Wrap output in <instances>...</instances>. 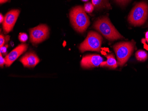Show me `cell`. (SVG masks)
<instances>
[{
    "label": "cell",
    "instance_id": "cell-1",
    "mask_svg": "<svg viewBox=\"0 0 148 111\" xmlns=\"http://www.w3.org/2000/svg\"><path fill=\"white\" fill-rule=\"evenodd\" d=\"M93 26L108 40L114 41L123 38L106 16L98 19Z\"/></svg>",
    "mask_w": 148,
    "mask_h": 111
},
{
    "label": "cell",
    "instance_id": "cell-2",
    "mask_svg": "<svg viewBox=\"0 0 148 111\" xmlns=\"http://www.w3.org/2000/svg\"><path fill=\"white\" fill-rule=\"evenodd\" d=\"M70 17L75 29L80 33L84 32L90 23L84 9L81 6H77L71 10Z\"/></svg>",
    "mask_w": 148,
    "mask_h": 111
},
{
    "label": "cell",
    "instance_id": "cell-3",
    "mask_svg": "<svg viewBox=\"0 0 148 111\" xmlns=\"http://www.w3.org/2000/svg\"><path fill=\"white\" fill-rule=\"evenodd\" d=\"M148 16V4L145 1H142L137 3L131 10L128 20L134 26H140L145 23Z\"/></svg>",
    "mask_w": 148,
    "mask_h": 111
},
{
    "label": "cell",
    "instance_id": "cell-4",
    "mask_svg": "<svg viewBox=\"0 0 148 111\" xmlns=\"http://www.w3.org/2000/svg\"><path fill=\"white\" fill-rule=\"evenodd\" d=\"M113 48L117 56L118 64L123 67L132 55L135 48V43L133 41L120 42L114 45Z\"/></svg>",
    "mask_w": 148,
    "mask_h": 111
},
{
    "label": "cell",
    "instance_id": "cell-5",
    "mask_svg": "<svg viewBox=\"0 0 148 111\" xmlns=\"http://www.w3.org/2000/svg\"><path fill=\"white\" fill-rule=\"evenodd\" d=\"M103 41V38L97 32L90 31L88 32L86 39L80 45L81 52L95 51L99 52Z\"/></svg>",
    "mask_w": 148,
    "mask_h": 111
},
{
    "label": "cell",
    "instance_id": "cell-6",
    "mask_svg": "<svg viewBox=\"0 0 148 111\" xmlns=\"http://www.w3.org/2000/svg\"><path fill=\"white\" fill-rule=\"evenodd\" d=\"M30 41L34 44L41 43L48 38L49 29L46 25H41L30 30Z\"/></svg>",
    "mask_w": 148,
    "mask_h": 111
},
{
    "label": "cell",
    "instance_id": "cell-7",
    "mask_svg": "<svg viewBox=\"0 0 148 111\" xmlns=\"http://www.w3.org/2000/svg\"><path fill=\"white\" fill-rule=\"evenodd\" d=\"M20 12L19 10H12L5 15L3 22V30L5 33H8L12 30Z\"/></svg>",
    "mask_w": 148,
    "mask_h": 111
},
{
    "label": "cell",
    "instance_id": "cell-8",
    "mask_svg": "<svg viewBox=\"0 0 148 111\" xmlns=\"http://www.w3.org/2000/svg\"><path fill=\"white\" fill-rule=\"evenodd\" d=\"M103 62V59L99 54H89L83 57L81 66L83 68H92L99 67Z\"/></svg>",
    "mask_w": 148,
    "mask_h": 111
},
{
    "label": "cell",
    "instance_id": "cell-9",
    "mask_svg": "<svg viewBox=\"0 0 148 111\" xmlns=\"http://www.w3.org/2000/svg\"><path fill=\"white\" fill-rule=\"evenodd\" d=\"M28 45L25 44H22L19 45L17 47L13 49L11 52L7 55L5 58V66L10 67L12 64L14 62L17 58L21 56L27 49Z\"/></svg>",
    "mask_w": 148,
    "mask_h": 111
},
{
    "label": "cell",
    "instance_id": "cell-10",
    "mask_svg": "<svg viewBox=\"0 0 148 111\" xmlns=\"http://www.w3.org/2000/svg\"><path fill=\"white\" fill-rule=\"evenodd\" d=\"M20 62L23 64L24 67L32 68L40 62V59L35 53L30 52L23 56L20 59Z\"/></svg>",
    "mask_w": 148,
    "mask_h": 111
},
{
    "label": "cell",
    "instance_id": "cell-11",
    "mask_svg": "<svg viewBox=\"0 0 148 111\" xmlns=\"http://www.w3.org/2000/svg\"><path fill=\"white\" fill-rule=\"evenodd\" d=\"M106 57L107 58V61L102 62L100 65V66L101 67H106L112 69H116L118 67L119 64L115 59L114 54H110L106 55Z\"/></svg>",
    "mask_w": 148,
    "mask_h": 111
},
{
    "label": "cell",
    "instance_id": "cell-12",
    "mask_svg": "<svg viewBox=\"0 0 148 111\" xmlns=\"http://www.w3.org/2000/svg\"><path fill=\"white\" fill-rule=\"evenodd\" d=\"M92 3L94 7L97 9L107 7H110V4H109L107 0H92Z\"/></svg>",
    "mask_w": 148,
    "mask_h": 111
},
{
    "label": "cell",
    "instance_id": "cell-13",
    "mask_svg": "<svg viewBox=\"0 0 148 111\" xmlns=\"http://www.w3.org/2000/svg\"><path fill=\"white\" fill-rule=\"evenodd\" d=\"M136 59L140 62H144L148 59V54L144 50H140L135 54Z\"/></svg>",
    "mask_w": 148,
    "mask_h": 111
},
{
    "label": "cell",
    "instance_id": "cell-14",
    "mask_svg": "<svg viewBox=\"0 0 148 111\" xmlns=\"http://www.w3.org/2000/svg\"><path fill=\"white\" fill-rule=\"evenodd\" d=\"M94 9V6L90 3H87L85 5L84 9L86 12L87 13H91L93 12Z\"/></svg>",
    "mask_w": 148,
    "mask_h": 111
},
{
    "label": "cell",
    "instance_id": "cell-15",
    "mask_svg": "<svg viewBox=\"0 0 148 111\" xmlns=\"http://www.w3.org/2000/svg\"><path fill=\"white\" fill-rule=\"evenodd\" d=\"M28 39V36L25 33H21L19 34V39L21 42L22 43H25L27 40Z\"/></svg>",
    "mask_w": 148,
    "mask_h": 111
},
{
    "label": "cell",
    "instance_id": "cell-16",
    "mask_svg": "<svg viewBox=\"0 0 148 111\" xmlns=\"http://www.w3.org/2000/svg\"><path fill=\"white\" fill-rule=\"evenodd\" d=\"M114 1L118 4L122 5H124L130 2L131 0H114Z\"/></svg>",
    "mask_w": 148,
    "mask_h": 111
},
{
    "label": "cell",
    "instance_id": "cell-17",
    "mask_svg": "<svg viewBox=\"0 0 148 111\" xmlns=\"http://www.w3.org/2000/svg\"><path fill=\"white\" fill-rule=\"evenodd\" d=\"M5 41V39L4 35L2 34L1 35V36H0V47L1 48L4 46Z\"/></svg>",
    "mask_w": 148,
    "mask_h": 111
},
{
    "label": "cell",
    "instance_id": "cell-18",
    "mask_svg": "<svg viewBox=\"0 0 148 111\" xmlns=\"http://www.w3.org/2000/svg\"><path fill=\"white\" fill-rule=\"evenodd\" d=\"M0 66L1 67H3L4 65L5 64V59L2 56V54L0 55Z\"/></svg>",
    "mask_w": 148,
    "mask_h": 111
},
{
    "label": "cell",
    "instance_id": "cell-19",
    "mask_svg": "<svg viewBox=\"0 0 148 111\" xmlns=\"http://www.w3.org/2000/svg\"><path fill=\"white\" fill-rule=\"evenodd\" d=\"M7 46H3V47L1 48V53H5L6 52Z\"/></svg>",
    "mask_w": 148,
    "mask_h": 111
},
{
    "label": "cell",
    "instance_id": "cell-20",
    "mask_svg": "<svg viewBox=\"0 0 148 111\" xmlns=\"http://www.w3.org/2000/svg\"><path fill=\"white\" fill-rule=\"evenodd\" d=\"M4 20V16H3L1 14H0V22L1 23H2V22H3Z\"/></svg>",
    "mask_w": 148,
    "mask_h": 111
},
{
    "label": "cell",
    "instance_id": "cell-21",
    "mask_svg": "<svg viewBox=\"0 0 148 111\" xmlns=\"http://www.w3.org/2000/svg\"><path fill=\"white\" fill-rule=\"evenodd\" d=\"M145 39H146V42L148 43V31H146L145 33Z\"/></svg>",
    "mask_w": 148,
    "mask_h": 111
},
{
    "label": "cell",
    "instance_id": "cell-22",
    "mask_svg": "<svg viewBox=\"0 0 148 111\" xmlns=\"http://www.w3.org/2000/svg\"><path fill=\"white\" fill-rule=\"evenodd\" d=\"M9 0H0V3H1V4L5 3V2H7Z\"/></svg>",
    "mask_w": 148,
    "mask_h": 111
},
{
    "label": "cell",
    "instance_id": "cell-23",
    "mask_svg": "<svg viewBox=\"0 0 148 111\" xmlns=\"http://www.w3.org/2000/svg\"><path fill=\"white\" fill-rule=\"evenodd\" d=\"M146 40L145 39H142V43H143V44H146Z\"/></svg>",
    "mask_w": 148,
    "mask_h": 111
},
{
    "label": "cell",
    "instance_id": "cell-24",
    "mask_svg": "<svg viewBox=\"0 0 148 111\" xmlns=\"http://www.w3.org/2000/svg\"><path fill=\"white\" fill-rule=\"evenodd\" d=\"M144 48L145 49L148 50V45H147L146 44H144Z\"/></svg>",
    "mask_w": 148,
    "mask_h": 111
},
{
    "label": "cell",
    "instance_id": "cell-25",
    "mask_svg": "<svg viewBox=\"0 0 148 111\" xmlns=\"http://www.w3.org/2000/svg\"><path fill=\"white\" fill-rule=\"evenodd\" d=\"M102 53H103V54H104V55H106V52H104L103 51H102Z\"/></svg>",
    "mask_w": 148,
    "mask_h": 111
},
{
    "label": "cell",
    "instance_id": "cell-26",
    "mask_svg": "<svg viewBox=\"0 0 148 111\" xmlns=\"http://www.w3.org/2000/svg\"><path fill=\"white\" fill-rule=\"evenodd\" d=\"M82 1H88V0H82Z\"/></svg>",
    "mask_w": 148,
    "mask_h": 111
}]
</instances>
